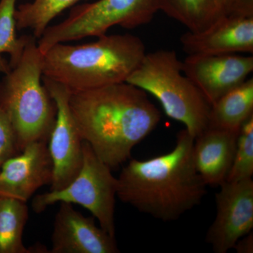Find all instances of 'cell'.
<instances>
[{
    "mask_svg": "<svg viewBox=\"0 0 253 253\" xmlns=\"http://www.w3.org/2000/svg\"><path fill=\"white\" fill-rule=\"evenodd\" d=\"M69 106L82 139L111 169L131 158L161 118L146 92L126 82L71 93Z\"/></svg>",
    "mask_w": 253,
    "mask_h": 253,
    "instance_id": "1",
    "label": "cell"
},
{
    "mask_svg": "<svg viewBox=\"0 0 253 253\" xmlns=\"http://www.w3.org/2000/svg\"><path fill=\"white\" fill-rule=\"evenodd\" d=\"M194 143L189 131L181 129L170 152L131 160L118 177V199L163 221L176 220L201 204L207 186L195 168Z\"/></svg>",
    "mask_w": 253,
    "mask_h": 253,
    "instance_id": "2",
    "label": "cell"
},
{
    "mask_svg": "<svg viewBox=\"0 0 253 253\" xmlns=\"http://www.w3.org/2000/svg\"><path fill=\"white\" fill-rule=\"evenodd\" d=\"M146 53L144 42L131 34H106L77 45L58 43L43 54V77L71 93L124 83Z\"/></svg>",
    "mask_w": 253,
    "mask_h": 253,
    "instance_id": "3",
    "label": "cell"
},
{
    "mask_svg": "<svg viewBox=\"0 0 253 253\" xmlns=\"http://www.w3.org/2000/svg\"><path fill=\"white\" fill-rule=\"evenodd\" d=\"M43 54L36 38L26 36L21 56L0 82V104L9 117L18 147L49 141L56 106L42 82Z\"/></svg>",
    "mask_w": 253,
    "mask_h": 253,
    "instance_id": "4",
    "label": "cell"
},
{
    "mask_svg": "<svg viewBox=\"0 0 253 253\" xmlns=\"http://www.w3.org/2000/svg\"><path fill=\"white\" fill-rule=\"evenodd\" d=\"M126 83L153 95L194 139L208 129L211 105L183 72L182 61L173 50L146 53Z\"/></svg>",
    "mask_w": 253,
    "mask_h": 253,
    "instance_id": "5",
    "label": "cell"
},
{
    "mask_svg": "<svg viewBox=\"0 0 253 253\" xmlns=\"http://www.w3.org/2000/svg\"><path fill=\"white\" fill-rule=\"evenodd\" d=\"M158 11L157 0H98L79 5L62 22L46 28L38 48L44 54L58 43L104 36L113 26L134 29L151 22Z\"/></svg>",
    "mask_w": 253,
    "mask_h": 253,
    "instance_id": "6",
    "label": "cell"
},
{
    "mask_svg": "<svg viewBox=\"0 0 253 253\" xmlns=\"http://www.w3.org/2000/svg\"><path fill=\"white\" fill-rule=\"evenodd\" d=\"M83 151V166L77 176L62 189L37 195L32 201V208L35 212L41 213L58 202L79 205L92 214L101 229L116 238L118 178L84 141Z\"/></svg>",
    "mask_w": 253,
    "mask_h": 253,
    "instance_id": "7",
    "label": "cell"
},
{
    "mask_svg": "<svg viewBox=\"0 0 253 253\" xmlns=\"http://www.w3.org/2000/svg\"><path fill=\"white\" fill-rule=\"evenodd\" d=\"M56 106V117L48 141L54 174L50 190H60L77 176L83 162V140L69 106L71 92L62 84L43 77Z\"/></svg>",
    "mask_w": 253,
    "mask_h": 253,
    "instance_id": "8",
    "label": "cell"
},
{
    "mask_svg": "<svg viewBox=\"0 0 253 253\" xmlns=\"http://www.w3.org/2000/svg\"><path fill=\"white\" fill-rule=\"evenodd\" d=\"M215 194L216 216L206 236L215 253H226L253 229V180L225 181Z\"/></svg>",
    "mask_w": 253,
    "mask_h": 253,
    "instance_id": "9",
    "label": "cell"
},
{
    "mask_svg": "<svg viewBox=\"0 0 253 253\" xmlns=\"http://www.w3.org/2000/svg\"><path fill=\"white\" fill-rule=\"evenodd\" d=\"M182 70L211 106L248 79L253 71V57L236 54L188 55L182 61Z\"/></svg>",
    "mask_w": 253,
    "mask_h": 253,
    "instance_id": "10",
    "label": "cell"
},
{
    "mask_svg": "<svg viewBox=\"0 0 253 253\" xmlns=\"http://www.w3.org/2000/svg\"><path fill=\"white\" fill-rule=\"evenodd\" d=\"M53 174L48 141L32 142L0 168V197L27 203L40 188L51 184Z\"/></svg>",
    "mask_w": 253,
    "mask_h": 253,
    "instance_id": "11",
    "label": "cell"
},
{
    "mask_svg": "<svg viewBox=\"0 0 253 253\" xmlns=\"http://www.w3.org/2000/svg\"><path fill=\"white\" fill-rule=\"evenodd\" d=\"M51 253H117L116 238L85 217L72 204L60 203L51 234Z\"/></svg>",
    "mask_w": 253,
    "mask_h": 253,
    "instance_id": "12",
    "label": "cell"
},
{
    "mask_svg": "<svg viewBox=\"0 0 253 253\" xmlns=\"http://www.w3.org/2000/svg\"><path fill=\"white\" fill-rule=\"evenodd\" d=\"M188 55L253 53V17L223 16L199 32L188 31L180 38Z\"/></svg>",
    "mask_w": 253,
    "mask_h": 253,
    "instance_id": "13",
    "label": "cell"
},
{
    "mask_svg": "<svg viewBox=\"0 0 253 253\" xmlns=\"http://www.w3.org/2000/svg\"><path fill=\"white\" fill-rule=\"evenodd\" d=\"M239 132L208 128L194 139L193 160L206 186L226 181L232 166Z\"/></svg>",
    "mask_w": 253,
    "mask_h": 253,
    "instance_id": "14",
    "label": "cell"
},
{
    "mask_svg": "<svg viewBox=\"0 0 253 253\" xmlns=\"http://www.w3.org/2000/svg\"><path fill=\"white\" fill-rule=\"evenodd\" d=\"M253 115V79L228 91L211 106L208 128L239 132Z\"/></svg>",
    "mask_w": 253,
    "mask_h": 253,
    "instance_id": "15",
    "label": "cell"
},
{
    "mask_svg": "<svg viewBox=\"0 0 253 253\" xmlns=\"http://www.w3.org/2000/svg\"><path fill=\"white\" fill-rule=\"evenodd\" d=\"M158 9L188 31L199 32L224 16L216 0H157Z\"/></svg>",
    "mask_w": 253,
    "mask_h": 253,
    "instance_id": "16",
    "label": "cell"
},
{
    "mask_svg": "<svg viewBox=\"0 0 253 253\" xmlns=\"http://www.w3.org/2000/svg\"><path fill=\"white\" fill-rule=\"evenodd\" d=\"M29 217L27 204L0 197V253H31L25 246L23 231Z\"/></svg>",
    "mask_w": 253,
    "mask_h": 253,
    "instance_id": "17",
    "label": "cell"
},
{
    "mask_svg": "<svg viewBox=\"0 0 253 253\" xmlns=\"http://www.w3.org/2000/svg\"><path fill=\"white\" fill-rule=\"evenodd\" d=\"M81 0H34L20 5L15 11L18 31L30 28L36 38L42 36L50 22Z\"/></svg>",
    "mask_w": 253,
    "mask_h": 253,
    "instance_id": "18",
    "label": "cell"
},
{
    "mask_svg": "<svg viewBox=\"0 0 253 253\" xmlns=\"http://www.w3.org/2000/svg\"><path fill=\"white\" fill-rule=\"evenodd\" d=\"M253 175V115L240 128L235 152L226 181L252 179Z\"/></svg>",
    "mask_w": 253,
    "mask_h": 253,
    "instance_id": "19",
    "label": "cell"
},
{
    "mask_svg": "<svg viewBox=\"0 0 253 253\" xmlns=\"http://www.w3.org/2000/svg\"><path fill=\"white\" fill-rule=\"evenodd\" d=\"M16 0H0V55H9V66L21 56L26 36L18 38L15 19Z\"/></svg>",
    "mask_w": 253,
    "mask_h": 253,
    "instance_id": "20",
    "label": "cell"
},
{
    "mask_svg": "<svg viewBox=\"0 0 253 253\" xmlns=\"http://www.w3.org/2000/svg\"><path fill=\"white\" fill-rule=\"evenodd\" d=\"M20 152L14 127L0 104V168L8 159Z\"/></svg>",
    "mask_w": 253,
    "mask_h": 253,
    "instance_id": "21",
    "label": "cell"
},
{
    "mask_svg": "<svg viewBox=\"0 0 253 253\" xmlns=\"http://www.w3.org/2000/svg\"><path fill=\"white\" fill-rule=\"evenodd\" d=\"M216 1L224 16L253 17V0H216Z\"/></svg>",
    "mask_w": 253,
    "mask_h": 253,
    "instance_id": "22",
    "label": "cell"
},
{
    "mask_svg": "<svg viewBox=\"0 0 253 253\" xmlns=\"http://www.w3.org/2000/svg\"><path fill=\"white\" fill-rule=\"evenodd\" d=\"M238 253H253V231L247 235L243 236L236 243L234 249Z\"/></svg>",
    "mask_w": 253,
    "mask_h": 253,
    "instance_id": "23",
    "label": "cell"
},
{
    "mask_svg": "<svg viewBox=\"0 0 253 253\" xmlns=\"http://www.w3.org/2000/svg\"><path fill=\"white\" fill-rule=\"evenodd\" d=\"M9 62L0 55V73L6 74L9 72Z\"/></svg>",
    "mask_w": 253,
    "mask_h": 253,
    "instance_id": "24",
    "label": "cell"
}]
</instances>
